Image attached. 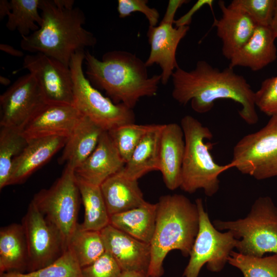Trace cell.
Listing matches in <instances>:
<instances>
[{
  "label": "cell",
  "mask_w": 277,
  "mask_h": 277,
  "mask_svg": "<svg viewBox=\"0 0 277 277\" xmlns=\"http://www.w3.org/2000/svg\"><path fill=\"white\" fill-rule=\"evenodd\" d=\"M270 28L271 29L274 36L277 38V0H275V7L273 14V16L270 25Z\"/></svg>",
  "instance_id": "cell-43"
},
{
  "label": "cell",
  "mask_w": 277,
  "mask_h": 277,
  "mask_svg": "<svg viewBox=\"0 0 277 277\" xmlns=\"http://www.w3.org/2000/svg\"><path fill=\"white\" fill-rule=\"evenodd\" d=\"M80 193L74 170L65 166L51 187L42 189L32 201L46 218L62 233L67 248L78 223Z\"/></svg>",
  "instance_id": "cell-8"
},
{
  "label": "cell",
  "mask_w": 277,
  "mask_h": 277,
  "mask_svg": "<svg viewBox=\"0 0 277 277\" xmlns=\"http://www.w3.org/2000/svg\"><path fill=\"white\" fill-rule=\"evenodd\" d=\"M229 163L241 173L263 180L277 176V115L259 131L243 137L234 146Z\"/></svg>",
  "instance_id": "cell-9"
},
{
  "label": "cell",
  "mask_w": 277,
  "mask_h": 277,
  "mask_svg": "<svg viewBox=\"0 0 277 277\" xmlns=\"http://www.w3.org/2000/svg\"><path fill=\"white\" fill-rule=\"evenodd\" d=\"M229 5L245 12L256 25L270 26L275 0H233Z\"/></svg>",
  "instance_id": "cell-34"
},
{
  "label": "cell",
  "mask_w": 277,
  "mask_h": 277,
  "mask_svg": "<svg viewBox=\"0 0 277 277\" xmlns=\"http://www.w3.org/2000/svg\"><path fill=\"white\" fill-rule=\"evenodd\" d=\"M85 52L74 54L69 65L73 81V105L83 115L105 131L135 123L133 109L123 104H115L90 83L83 68Z\"/></svg>",
  "instance_id": "cell-7"
},
{
  "label": "cell",
  "mask_w": 277,
  "mask_h": 277,
  "mask_svg": "<svg viewBox=\"0 0 277 277\" xmlns=\"http://www.w3.org/2000/svg\"><path fill=\"white\" fill-rule=\"evenodd\" d=\"M173 98L186 105L190 102L199 113L210 111L219 99H228L239 103V114L249 125L258 123L254 92L247 80L229 67L221 70L204 60L196 63L194 69L186 71L179 66L172 75Z\"/></svg>",
  "instance_id": "cell-1"
},
{
  "label": "cell",
  "mask_w": 277,
  "mask_h": 277,
  "mask_svg": "<svg viewBox=\"0 0 277 277\" xmlns=\"http://www.w3.org/2000/svg\"><path fill=\"white\" fill-rule=\"evenodd\" d=\"M185 147L181 126L175 123L164 124L160 141L159 171L169 190L181 186Z\"/></svg>",
  "instance_id": "cell-20"
},
{
  "label": "cell",
  "mask_w": 277,
  "mask_h": 277,
  "mask_svg": "<svg viewBox=\"0 0 277 277\" xmlns=\"http://www.w3.org/2000/svg\"><path fill=\"white\" fill-rule=\"evenodd\" d=\"M156 204L146 201L141 206L110 216V224L142 242L150 244L154 234Z\"/></svg>",
  "instance_id": "cell-26"
},
{
  "label": "cell",
  "mask_w": 277,
  "mask_h": 277,
  "mask_svg": "<svg viewBox=\"0 0 277 277\" xmlns=\"http://www.w3.org/2000/svg\"><path fill=\"white\" fill-rule=\"evenodd\" d=\"M23 69L35 78L48 103L73 105V81L69 66L36 53L24 57Z\"/></svg>",
  "instance_id": "cell-13"
},
{
  "label": "cell",
  "mask_w": 277,
  "mask_h": 277,
  "mask_svg": "<svg viewBox=\"0 0 277 277\" xmlns=\"http://www.w3.org/2000/svg\"><path fill=\"white\" fill-rule=\"evenodd\" d=\"M104 131L83 115L68 138L58 163L75 170L95 149Z\"/></svg>",
  "instance_id": "cell-23"
},
{
  "label": "cell",
  "mask_w": 277,
  "mask_h": 277,
  "mask_svg": "<svg viewBox=\"0 0 277 277\" xmlns=\"http://www.w3.org/2000/svg\"><path fill=\"white\" fill-rule=\"evenodd\" d=\"M100 188L110 216L146 202L138 181L126 176L123 169L106 179Z\"/></svg>",
  "instance_id": "cell-22"
},
{
  "label": "cell",
  "mask_w": 277,
  "mask_h": 277,
  "mask_svg": "<svg viewBox=\"0 0 277 277\" xmlns=\"http://www.w3.org/2000/svg\"><path fill=\"white\" fill-rule=\"evenodd\" d=\"M82 270L83 277H120L123 272L115 260L106 251Z\"/></svg>",
  "instance_id": "cell-36"
},
{
  "label": "cell",
  "mask_w": 277,
  "mask_h": 277,
  "mask_svg": "<svg viewBox=\"0 0 277 277\" xmlns=\"http://www.w3.org/2000/svg\"><path fill=\"white\" fill-rule=\"evenodd\" d=\"M28 261L27 245L22 224L12 223L0 229V274L26 272Z\"/></svg>",
  "instance_id": "cell-24"
},
{
  "label": "cell",
  "mask_w": 277,
  "mask_h": 277,
  "mask_svg": "<svg viewBox=\"0 0 277 277\" xmlns=\"http://www.w3.org/2000/svg\"><path fill=\"white\" fill-rule=\"evenodd\" d=\"M195 203L199 214V230L183 277H198L206 264L209 271H221L228 263L238 241L231 231L221 232L214 227L204 209L202 199H197Z\"/></svg>",
  "instance_id": "cell-10"
},
{
  "label": "cell",
  "mask_w": 277,
  "mask_h": 277,
  "mask_svg": "<svg viewBox=\"0 0 277 277\" xmlns=\"http://www.w3.org/2000/svg\"><path fill=\"white\" fill-rule=\"evenodd\" d=\"M188 2L186 0H170L164 16L161 22L173 24L175 21L174 16L177 10Z\"/></svg>",
  "instance_id": "cell-39"
},
{
  "label": "cell",
  "mask_w": 277,
  "mask_h": 277,
  "mask_svg": "<svg viewBox=\"0 0 277 277\" xmlns=\"http://www.w3.org/2000/svg\"><path fill=\"white\" fill-rule=\"evenodd\" d=\"M105 251L123 272H136L147 277L151 262L150 245L127 234L110 224L100 231Z\"/></svg>",
  "instance_id": "cell-14"
},
{
  "label": "cell",
  "mask_w": 277,
  "mask_h": 277,
  "mask_svg": "<svg viewBox=\"0 0 277 277\" xmlns=\"http://www.w3.org/2000/svg\"><path fill=\"white\" fill-rule=\"evenodd\" d=\"M213 3L214 1L212 0H199L186 14L178 19L175 20L174 23L176 27L188 26L194 13L204 5H209L212 9Z\"/></svg>",
  "instance_id": "cell-38"
},
{
  "label": "cell",
  "mask_w": 277,
  "mask_h": 277,
  "mask_svg": "<svg viewBox=\"0 0 277 277\" xmlns=\"http://www.w3.org/2000/svg\"><path fill=\"white\" fill-rule=\"evenodd\" d=\"M11 83V81L8 77H5L4 76H0V83L1 85L4 86H7L9 85Z\"/></svg>",
  "instance_id": "cell-45"
},
{
  "label": "cell",
  "mask_w": 277,
  "mask_h": 277,
  "mask_svg": "<svg viewBox=\"0 0 277 277\" xmlns=\"http://www.w3.org/2000/svg\"><path fill=\"white\" fill-rule=\"evenodd\" d=\"M156 204L155 228L151 247V262L148 276L163 275V262L172 250L190 255L199 227L196 203L182 194L161 196Z\"/></svg>",
  "instance_id": "cell-4"
},
{
  "label": "cell",
  "mask_w": 277,
  "mask_h": 277,
  "mask_svg": "<svg viewBox=\"0 0 277 277\" xmlns=\"http://www.w3.org/2000/svg\"><path fill=\"white\" fill-rule=\"evenodd\" d=\"M21 224L28 253L26 272L49 265L67 249L60 230L46 218L32 201L22 218Z\"/></svg>",
  "instance_id": "cell-11"
},
{
  "label": "cell",
  "mask_w": 277,
  "mask_h": 277,
  "mask_svg": "<svg viewBox=\"0 0 277 277\" xmlns=\"http://www.w3.org/2000/svg\"><path fill=\"white\" fill-rule=\"evenodd\" d=\"M120 277H147L143 274L136 272H123Z\"/></svg>",
  "instance_id": "cell-44"
},
{
  "label": "cell",
  "mask_w": 277,
  "mask_h": 277,
  "mask_svg": "<svg viewBox=\"0 0 277 277\" xmlns=\"http://www.w3.org/2000/svg\"><path fill=\"white\" fill-rule=\"evenodd\" d=\"M125 164L109 133L104 131L95 149L74 172L77 178L100 186L109 177L123 169Z\"/></svg>",
  "instance_id": "cell-17"
},
{
  "label": "cell",
  "mask_w": 277,
  "mask_h": 277,
  "mask_svg": "<svg viewBox=\"0 0 277 277\" xmlns=\"http://www.w3.org/2000/svg\"><path fill=\"white\" fill-rule=\"evenodd\" d=\"M256 107L269 116L277 115V75L263 81L255 92Z\"/></svg>",
  "instance_id": "cell-35"
},
{
  "label": "cell",
  "mask_w": 277,
  "mask_h": 277,
  "mask_svg": "<svg viewBox=\"0 0 277 277\" xmlns=\"http://www.w3.org/2000/svg\"><path fill=\"white\" fill-rule=\"evenodd\" d=\"M276 39L269 26L257 25L247 42L230 60L229 67H247L260 70L276 58Z\"/></svg>",
  "instance_id": "cell-21"
},
{
  "label": "cell",
  "mask_w": 277,
  "mask_h": 277,
  "mask_svg": "<svg viewBox=\"0 0 277 277\" xmlns=\"http://www.w3.org/2000/svg\"><path fill=\"white\" fill-rule=\"evenodd\" d=\"M47 103L33 75H22L0 96V127L21 130Z\"/></svg>",
  "instance_id": "cell-12"
},
{
  "label": "cell",
  "mask_w": 277,
  "mask_h": 277,
  "mask_svg": "<svg viewBox=\"0 0 277 277\" xmlns=\"http://www.w3.org/2000/svg\"><path fill=\"white\" fill-rule=\"evenodd\" d=\"M148 277H153V276H148Z\"/></svg>",
  "instance_id": "cell-46"
},
{
  "label": "cell",
  "mask_w": 277,
  "mask_h": 277,
  "mask_svg": "<svg viewBox=\"0 0 277 277\" xmlns=\"http://www.w3.org/2000/svg\"><path fill=\"white\" fill-rule=\"evenodd\" d=\"M164 124H154L137 145L123 171L126 176L137 180L145 174L160 170V149Z\"/></svg>",
  "instance_id": "cell-25"
},
{
  "label": "cell",
  "mask_w": 277,
  "mask_h": 277,
  "mask_svg": "<svg viewBox=\"0 0 277 277\" xmlns=\"http://www.w3.org/2000/svg\"><path fill=\"white\" fill-rule=\"evenodd\" d=\"M28 140L20 129L2 127L0 129V189L9 186L13 159L22 151Z\"/></svg>",
  "instance_id": "cell-30"
},
{
  "label": "cell",
  "mask_w": 277,
  "mask_h": 277,
  "mask_svg": "<svg viewBox=\"0 0 277 277\" xmlns=\"http://www.w3.org/2000/svg\"><path fill=\"white\" fill-rule=\"evenodd\" d=\"M11 12V6L10 1L7 0L0 1V19L2 20L4 18L8 16Z\"/></svg>",
  "instance_id": "cell-41"
},
{
  "label": "cell",
  "mask_w": 277,
  "mask_h": 277,
  "mask_svg": "<svg viewBox=\"0 0 277 277\" xmlns=\"http://www.w3.org/2000/svg\"><path fill=\"white\" fill-rule=\"evenodd\" d=\"M40 0H11V12L6 24L11 31L17 30L22 37L37 30L43 24L39 13Z\"/></svg>",
  "instance_id": "cell-28"
},
{
  "label": "cell",
  "mask_w": 277,
  "mask_h": 277,
  "mask_svg": "<svg viewBox=\"0 0 277 277\" xmlns=\"http://www.w3.org/2000/svg\"><path fill=\"white\" fill-rule=\"evenodd\" d=\"M181 126L185 147L180 188L189 193L203 189L207 196H212L219 189V175L231 168L230 165L214 161L210 152L212 145L205 142L213 136L207 127L189 115L182 118Z\"/></svg>",
  "instance_id": "cell-5"
},
{
  "label": "cell",
  "mask_w": 277,
  "mask_h": 277,
  "mask_svg": "<svg viewBox=\"0 0 277 277\" xmlns=\"http://www.w3.org/2000/svg\"><path fill=\"white\" fill-rule=\"evenodd\" d=\"M228 263L238 268L244 277H277V254L258 257L233 250Z\"/></svg>",
  "instance_id": "cell-32"
},
{
  "label": "cell",
  "mask_w": 277,
  "mask_h": 277,
  "mask_svg": "<svg viewBox=\"0 0 277 277\" xmlns=\"http://www.w3.org/2000/svg\"><path fill=\"white\" fill-rule=\"evenodd\" d=\"M39 9L43 24L37 30L22 37L23 50L43 53L69 66L74 54L96 44L93 33L83 27L86 17L80 8H63L53 0H40Z\"/></svg>",
  "instance_id": "cell-3"
},
{
  "label": "cell",
  "mask_w": 277,
  "mask_h": 277,
  "mask_svg": "<svg viewBox=\"0 0 277 277\" xmlns=\"http://www.w3.org/2000/svg\"><path fill=\"white\" fill-rule=\"evenodd\" d=\"M0 50L13 56L21 57L24 56V53L23 51L17 50L7 44L1 43Z\"/></svg>",
  "instance_id": "cell-40"
},
{
  "label": "cell",
  "mask_w": 277,
  "mask_h": 277,
  "mask_svg": "<svg viewBox=\"0 0 277 277\" xmlns=\"http://www.w3.org/2000/svg\"><path fill=\"white\" fill-rule=\"evenodd\" d=\"M147 0H118L117 10L120 18L129 16L134 12L143 13L147 18L149 26L155 27L159 22L160 13L157 10L150 7Z\"/></svg>",
  "instance_id": "cell-37"
},
{
  "label": "cell",
  "mask_w": 277,
  "mask_h": 277,
  "mask_svg": "<svg viewBox=\"0 0 277 277\" xmlns=\"http://www.w3.org/2000/svg\"><path fill=\"white\" fill-rule=\"evenodd\" d=\"M154 124L140 125L130 123L108 131L125 164L134 150Z\"/></svg>",
  "instance_id": "cell-33"
},
{
  "label": "cell",
  "mask_w": 277,
  "mask_h": 277,
  "mask_svg": "<svg viewBox=\"0 0 277 277\" xmlns=\"http://www.w3.org/2000/svg\"><path fill=\"white\" fill-rule=\"evenodd\" d=\"M189 29V26L174 27L173 24L160 22L159 26H149L147 33L150 45L149 56L145 62L147 67L158 65L161 70V83H168L179 67L176 52L179 43Z\"/></svg>",
  "instance_id": "cell-16"
},
{
  "label": "cell",
  "mask_w": 277,
  "mask_h": 277,
  "mask_svg": "<svg viewBox=\"0 0 277 277\" xmlns=\"http://www.w3.org/2000/svg\"><path fill=\"white\" fill-rule=\"evenodd\" d=\"M83 115L72 104L47 103L22 128L27 140L69 137Z\"/></svg>",
  "instance_id": "cell-15"
},
{
  "label": "cell",
  "mask_w": 277,
  "mask_h": 277,
  "mask_svg": "<svg viewBox=\"0 0 277 277\" xmlns=\"http://www.w3.org/2000/svg\"><path fill=\"white\" fill-rule=\"evenodd\" d=\"M218 230H229L238 240L235 249L246 255L262 257L277 254V207L271 198L260 196L244 218L235 221L214 220Z\"/></svg>",
  "instance_id": "cell-6"
},
{
  "label": "cell",
  "mask_w": 277,
  "mask_h": 277,
  "mask_svg": "<svg viewBox=\"0 0 277 277\" xmlns=\"http://www.w3.org/2000/svg\"><path fill=\"white\" fill-rule=\"evenodd\" d=\"M68 137L50 136L28 140L22 151L13 160L9 185L24 183L64 148Z\"/></svg>",
  "instance_id": "cell-18"
},
{
  "label": "cell",
  "mask_w": 277,
  "mask_h": 277,
  "mask_svg": "<svg viewBox=\"0 0 277 277\" xmlns=\"http://www.w3.org/2000/svg\"><path fill=\"white\" fill-rule=\"evenodd\" d=\"M84 63L93 87L104 91L115 104L132 109L142 97L155 95L161 82V74L149 77L145 62L128 51H108L100 60L87 51Z\"/></svg>",
  "instance_id": "cell-2"
},
{
  "label": "cell",
  "mask_w": 277,
  "mask_h": 277,
  "mask_svg": "<svg viewBox=\"0 0 277 277\" xmlns=\"http://www.w3.org/2000/svg\"><path fill=\"white\" fill-rule=\"evenodd\" d=\"M55 4L61 8L71 9L73 8L74 1L73 0H53Z\"/></svg>",
  "instance_id": "cell-42"
},
{
  "label": "cell",
  "mask_w": 277,
  "mask_h": 277,
  "mask_svg": "<svg viewBox=\"0 0 277 277\" xmlns=\"http://www.w3.org/2000/svg\"><path fill=\"white\" fill-rule=\"evenodd\" d=\"M222 12L221 18L214 19L213 26L222 42L223 55L228 60L247 42L257 25L243 11L226 6L223 1H219Z\"/></svg>",
  "instance_id": "cell-19"
},
{
  "label": "cell",
  "mask_w": 277,
  "mask_h": 277,
  "mask_svg": "<svg viewBox=\"0 0 277 277\" xmlns=\"http://www.w3.org/2000/svg\"><path fill=\"white\" fill-rule=\"evenodd\" d=\"M76 179L84 207V221L80 225L84 229L100 231L110 224V215L100 186Z\"/></svg>",
  "instance_id": "cell-27"
},
{
  "label": "cell",
  "mask_w": 277,
  "mask_h": 277,
  "mask_svg": "<svg viewBox=\"0 0 277 277\" xmlns=\"http://www.w3.org/2000/svg\"><path fill=\"white\" fill-rule=\"evenodd\" d=\"M82 268L73 251L68 248L54 262L32 272L11 271L0 274V277H83Z\"/></svg>",
  "instance_id": "cell-31"
},
{
  "label": "cell",
  "mask_w": 277,
  "mask_h": 277,
  "mask_svg": "<svg viewBox=\"0 0 277 277\" xmlns=\"http://www.w3.org/2000/svg\"><path fill=\"white\" fill-rule=\"evenodd\" d=\"M68 248L73 251L82 268L92 264L106 251L100 231L84 229L79 224Z\"/></svg>",
  "instance_id": "cell-29"
}]
</instances>
